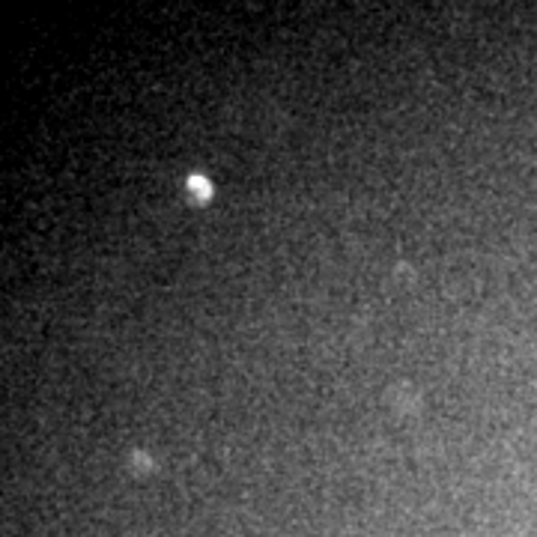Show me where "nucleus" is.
I'll return each instance as SVG.
<instances>
[{
    "label": "nucleus",
    "mask_w": 537,
    "mask_h": 537,
    "mask_svg": "<svg viewBox=\"0 0 537 537\" xmlns=\"http://www.w3.org/2000/svg\"><path fill=\"white\" fill-rule=\"evenodd\" d=\"M188 185H192V192L197 194V197H209V182H206V179L203 176H192V179H188Z\"/></svg>",
    "instance_id": "f257e3e1"
}]
</instances>
